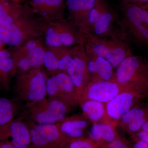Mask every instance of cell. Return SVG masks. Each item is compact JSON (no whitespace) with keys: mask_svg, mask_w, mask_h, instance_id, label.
I'll return each mask as SVG.
<instances>
[{"mask_svg":"<svg viewBox=\"0 0 148 148\" xmlns=\"http://www.w3.org/2000/svg\"><path fill=\"white\" fill-rule=\"evenodd\" d=\"M84 47L88 55L105 58L116 69L125 58L132 54L127 43L116 34L98 37L88 32H83Z\"/></svg>","mask_w":148,"mask_h":148,"instance_id":"1","label":"cell"},{"mask_svg":"<svg viewBox=\"0 0 148 148\" xmlns=\"http://www.w3.org/2000/svg\"><path fill=\"white\" fill-rule=\"evenodd\" d=\"M42 39L46 46L71 47L84 44V34L73 23L64 19L39 22Z\"/></svg>","mask_w":148,"mask_h":148,"instance_id":"2","label":"cell"},{"mask_svg":"<svg viewBox=\"0 0 148 148\" xmlns=\"http://www.w3.org/2000/svg\"><path fill=\"white\" fill-rule=\"evenodd\" d=\"M73 108L57 99L45 98L26 103L18 117L38 124H55L64 119Z\"/></svg>","mask_w":148,"mask_h":148,"instance_id":"3","label":"cell"},{"mask_svg":"<svg viewBox=\"0 0 148 148\" xmlns=\"http://www.w3.org/2000/svg\"><path fill=\"white\" fill-rule=\"evenodd\" d=\"M114 79L126 90H148V61L133 54L116 68Z\"/></svg>","mask_w":148,"mask_h":148,"instance_id":"4","label":"cell"},{"mask_svg":"<svg viewBox=\"0 0 148 148\" xmlns=\"http://www.w3.org/2000/svg\"><path fill=\"white\" fill-rule=\"evenodd\" d=\"M14 93L17 101L26 103L46 98L47 76L41 68L16 73Z\"/></svg>","mask_w":148,"mask_h":148,"instance_id":"5","label":"cell"},{"mask_svg":"<svg viewBox=\"0 0 148 148\" xmlns=\"http://www.w3.org/2000/svg\"><path fill=\"white\" fill-rule=\"evenodd\" d=\"M39 22L22 15L14 22L0 24V38L5 44L14 47L29 40L42 38Z\"/></svg>","mask_w":148,"mask_h":148,"instance_id":"6","label":"cell"},{"mask_svg":"<svg viewBox=\"0 0 148 148\" xmlns=\"http://www.w3.org/2000/svg\"><path fill=\"white\" fill-rule=\"evenodd\" d=\"M148 96V90H129L120 92L106 103V114L103 122L117 127L122 117Z\"/></svg>","mask_w":148,"mask_h":148,"instance_id":"7","label":"cell"},{"mask_svg":"<svg viewBox=\"0 0 148 148\" xmlns=\"http://www.w3.org/2000/svg\"><path fill=\"white\" fill-rule=\"evenodd\" d=\"M45 50L46 45L42 38L29 40L15 47L12 52L17 72L41 68Z\"/></svg>","mask_w":148,"mask_h":148,"instance_id":"8","label":"cell"},{"mask_svg":"<svg viewBox=\"0 0 148 148\" xmlns=\"http://www.w3.org/2000/svg\"><path fill=\"white\" fill-rule=\"evenodd\" d=\"M23 120L30 130L31 145L39 148H67L71 139L64 135L55 124H38Z\"/></svg>","mask_w":148,"mask_h":148,"instance_id":"9","label":"cell"},{"mask_svg":"<svg viewBox=\"0 0 148 148\" xmlns=\"http://www.w3.org/2000/svg\"><path fill=\"white\" fill-rule=\"evenodd\" d=\"M123 25L129 34L140 42L148 45V10L132 3L123 2Z\"/></svg>","mask_w":148,"mask_h":148,"instance_id":"10","label":"cell"},{"mask_svg":"<svg viewBox=\"0 0 148 148\" xmlns=\"http://www.w3.org/2000/svg\"><path fill=\"white\" fill-rule=\"evenodd\" d=\"M46 86L49 98L57 99L73 108L79 105L78 92L66 72H56L47 77Z\"/></svg>","mask_w":148,"mask_h":148,"instance_id":"11","label":"cell"},{"mask_svg":"<svg viewBox=\"0 0 148 148\" xmlns=\"http://www.w3.org/2000/svg\"><path fill=\"white\" fill-rule=\"evenodd\" d=\"M87 62L88 55L84 45L75 46L73 56L66 72L76 88L80 100L85 88L90 82Z\"/></svg>","mask_w":148,"mask_h":148,"instance_id":"12","label":"cell"},{"mask_svg":"<svg viewBox=\"0 0 148 148\" xmlns=\"http://www.w3.org/2000/svg\"><path fill=\"white\" fill-rule=\"evenodd\" d=\"M126 90L115 79L90 82L85 88L79 104L89 100L107 103Z\"/></svg>","mask_w":148,"mask_h":148,"instance_id":"13","label":"cell"},{"mask_svg":"<svg viewBox=\"0 0 148 148\" xmlns=\"http://www.w3.org/2000/svg\"><path fill=\"white\" fill-rule=\"evenodd\" d=\"M0 141L10 142L17 148H29L31 138L28 125L18 117L0 126Z\"/></svg>","mask_w":148,"mask_h":148,"instance_id":"14","label":"cell"},{"mask_svg":"<svg viewBox=\"0 0 148 148\" xmlns=\"http://www.w3.org/2000/svg\"><path fill=\"white\" fill-rule=\"evenodd\" d=\"M75 46L50 47L46 46L43 66L49 71L66 72L73 56Z\"/></svg>","mask_w":148,"mask_h":148,"instance_id":"15","label":"cell"},{"mask_svg":"<svg viewBox=\"0 0 148 148\" xmlns=\"http://www.w3.org/2000/svg\"><path fill=\"white\" fill-rule=\"evenodd\" d=\"M33 10L44 21L64 19L66 0H29Z\"/></svg>","mask_w":148,"mask_h":148,"instance_id":"16","label":"cell"},{"mask_svg":"<svg viewBox=\"0 0 148 148\" xmlns=\"http://www.w3.org/2000/svg\"><path fill=\"white\" fill-rule=\"evenodd\" d=\"M55 124L66 137L75 139L86 137L92 123L82 113L67 116Z\"/></svg>","mask_w":148,"mask_h":148,"instance_id":"17","label":"cell"},{"mask_svg":"<svg viewBox=\"0 0 148 148\" xmlns=\"http://www.w3.org/2000/svg\"><path fill=\"white\" fill-rule=\"evenodd\" d=\"M87 66L90 75V82L115 79L113 67L105 58L95 56L88 55Z\"/></svg>","mask_w":148,"mask_h":148,"instance_id":"18","label":"cell"},{"mask_svg":"<svg viewBox=\"0 0 148 148\" xmlns=\"http://www.w3.org/2000/svg\"><path fill=\"white\" fill-rule=\"evenodd\" d=\"M116 128L112 125L105 123H93L88 129L86 137L93 141L98 147L120 138Z\"/></svg>","mask_w":148,"mask_h":148,"instance_id":"19","label":"cell"},{"mask_svg":"<svg viewBox=\"0 0 148 148\" xmlns=\"http://www.w3.org/2000/svg\"><path fill=\"white\" fill-rule=\"evenodd\" d=\"M115 14L106 3L95 24L88 32L98 37H106L115 34L113 31Z\"/></svg>","mask_w":148,"mask_h":148,"instance_id":"20","label":"cell"},{"mask_svg":"<svg viewBox=\"0 0 148 148\" xmlns=\"http://www.w3.org/2000/svg\"><path fill=\"white\" fill-rule=\"evenodd\" d=\"M17 72L12 51L3 49L0 51V88L8 89L12 79Z\"/></svg>","mask_w":148,"mask_h":148,"instance_id":"21","label":"cell"},{"mask_svg":"<svg viewBox=\"0 0 148 148\" xmlns=\"http://www.w3.org/2000/svg\"><path fill=\"white\" fill-rule=\"evenodd\" d=\"M100 0H66L72 22L78 27L89 11Z\"/></svg>","mask_w":148,"mask_h":148,"instance_id":"22","label":"cell"},{"mask_svg":"<svg viewBox=\"0 0 148 148\" xmlns=\"http://www.w3.org/2000/svg\"><path fill=\"white\" fill-rule=\"evenodd\" d=\"M82 113L92 123L103 122L106 114V103L93 100L79 103Z\"/></svg>","mask_w":148,"mask_h":148,"instance_id":"23","label":"cell"},{"mask_svg":"<svg viewBox=\"0 0 148 148\" xmlns=\"http://www.w3.org/2000/svg\"><path fill=\"white\" fill-rule=\"evenodd\" d=\"M22 16L18 5L7 0H0V24L14 22Z\"/></svg>","mask_w":148,"mask_h":148,"instance_id":"24","label":"cell"},{"mask_svg":"<svg viewBox=\"0 0 148 148\" xmlns=\"http://www.w3.org/2000/svg\"><path fill=\"white\" fill-rule=\"evenodd\" d=\"M18 108L14 101L0 97V126L4 125L14 119Z\"/></svg>","mask_w":148,"mask_h":148,"instance_id":"25","label":"cell"},{"mask_svg":"<svg viewBox=\"0 0 148 148\" xmlns=\"http://www.w3.org/2000/svg\"><path fill=\"white\" fill-rule=\"evenodd\" d=\"M148 114V104L140 105L130 109L125 114L118 122V126L124 130L130 123Z\"/></svg>","mask_w":148,"mask_h":148,"instance_id":"26","label":"cell"},{"mask_svg":"<svg viewBox=\"0 0 148 148\" xmlns=\"http://www.w3.org/2000/svg\"><path fill=\"white\" fill-rule=\"evenodd\" d=\"M97 145L87 137L71 139L67 148H98Z\"/></svg>","mask_w":148,"mask_h":148,"instance_id":"27","label":"cell"},{"mask_svg":"<svg viewBox=\"0 0 148 148\" xmlns=\"http://www.w3.org/2000/svg\"><path fill=\"white\" fill-rule=\"evenodd\" d=\"M132 139L141 140L148 144V120L137 133L131 135Z\"/></svg>","mask_w":148,"mask_h":148,"instance_id":"28","label":"cell"},{"mask_svg":"<svg viewBox=\"0 0 148 148\" xmlns=\"http://www.w3.org/2000/svg\"><path fill=\"white\" fill-rule=\"evenodd\" d=\"M98 148H130L127 143L119 138L114 141L99 146Z\"/></svg>","mask_w":148,"mask_h":148,"instance_id":"29","label":"cell"},{"mask_svg":"<svg viewBox=\"0 0 148 148\" xmlns=\"http://www.w3.org/2000/svg\"><path fill=\"white\" fill-rule=\"evenodd\" d=\"M133 143L130 146V148H148V144L141 140L132 139Z\"/></svg>","mask_w":148,"mask_h":148,"instance_id":"30","label":"cell"},{"mask_svg":"<svg viewBox=\"0 0 148 148\" xmlns=\"http://www.w3.org/2000/svg\"><path fill=\"white\" fill-rule=\"evenodd\" d=\"M130 3H135L145 9L148 8V0H132Z\"/></svg>","mask_w":148,"mask_h":148,"instance_id":"31","label":"cell"},{"mask_svg":"<svg viewBox=\"0 0 148 148\" xmlns=\"http://www.w3.org/2000/svg\"><path fill=\"white\" fill-rule=\"evenodd\" d=\"M0 148H17L7 141H0Z\"/></svg>","mask_w":148,"mask_h":148,"instance_id":"32","label":"cell"},{"mask_svg":"<svg viewBox=\"0 0 148 148\" xmlns=\"http://www.w3.org/2000/svg\"><path fill=\"white\" fill-rule=\"evenodd\" d=\"M5 45V44L3 42V41L2 40L1 38H0V51L3 49V48L4 45Z\"/></svg>","mask_w":148,"mask_h":148,"instance_id":"33","label":"cell"},{"mask_svg":"<svg viewBox=\"0 0 148 148\" xmlns=\"http://www.w3.org/2000/svg\"><path fill=\"white\" fill-rule=\"evenodd\" d=\"M131 1H132V0H122L123 2L125 3H130Z\"/></svg>","mask_w":148,"mask_h":148,"instance_id":"34","label":"cell"},{"mask_svg":"<svg viewBox=\"0 0 148 148\" xmlns=\"http://www.w3.org/2000/svg\"><path fill=\"white\" fill-rule=\"evenodd\" d=\"M28 148H39L37 147H35V146L32 145H31L29 146V147Z\"/></svg>","mask_w":148,"mask_h":148,"instance_id":"35","label":"cell"},{"mask_svg":"<svg viewBox=\"0 0 148 148\" xmlns=\"http://www.w3.org/2000/svg\"><path fill=\"white\" fill-rule=\"evenodd\" d=\"M147 10H148V8L147 9Z\"/></svg>","mask_w":148,"mask_h":148,"instance_id":"36","label":"cell"}]
</instances>
